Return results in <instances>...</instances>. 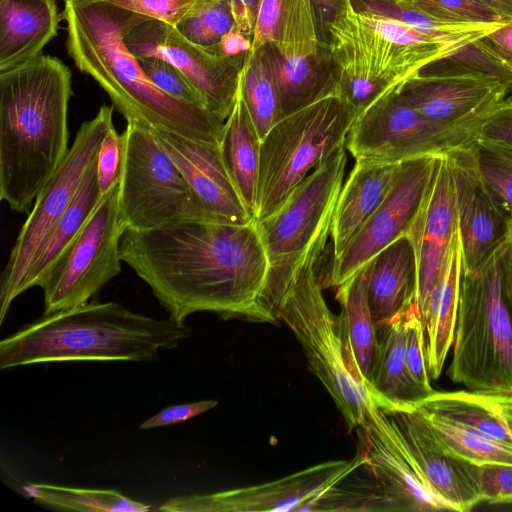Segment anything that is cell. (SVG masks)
Listing matches in <instances>:
<instances>
[{
    "label": "cell",
    "mask_w": 512,
    "mask_h": 512,
    "mask_svg": "<svg viewBox=\"0 0 512 512\" xmlns=\"http://www.w3.org/2000/svg\"><path fill=\"white\" fill-rule=\"evenodd\" d=\"M191 329L109 301L43 314L0 342V369L69 361L154 362L177 348Z\"/></svg>",
    "instance_id": "cell-4"
},
{
    "label": "cell",
    "mask_w": 512,
    "mask_h": 512,
    "mask_svg": "<svg viewBox=\"0 0 512 512\" xmlns=\"http://www.w3.org/2000/svg\"><path fill=\"white\" fill-rule=\"evenodd\" d=\"M136 57L161 58L177 67L202 95L207 109L225 122L235 105L246 56H226L195 45L169 24L149 19L125 37Z\"/></svg>",
    "instance_id": "cell-15"
},
{
    "label": "cell",
    "mask_w": 512,
    "mask_h": 512,
    "mask_svg": "<svg viewBox=\"0 0 512 512\" xmlns=\"http://www.w3.org/2000/svg\"><path fill=\"white\" fill-rule=\"evenodd\" d=\"M336 299L341 304L338 320L349 369L368 392L379 343L368 304L367 266L336 288Z\"/></svg>",
    "instance_id": "cell-29"
},
{
    "label": "cell",
    "mask_w": 512,
    "mask_h": 512,
    "mask_svg": "<svg viewBox=\"0 0 512 512\" xmlns=\"http://www.w3.org/2000/svg\"><path fill=\"white\" fill-rule=\"evenodd\" d=\"M235 26L226 0H201L175 28L191 43L209 49Z\"/></svg>",
    "instance_id": "cell-37"
},
{
    "label": "cell",
    "mask_w": 512,
    "mask_h": 512,
    "mask_svg": "<svg viewBox=\"0 0 512 512\" xmlns=\"http://www.w3.org/2000/svg\"><path fill=\"white\" fill-rule=\"evenodd\" d=\"M356 114L337 91L283 117L261 141L255 220L278 210L290 194L340 147Z\"/></svg>",
    "instance_id": "cell-8"
},
{
    "label": "cell",
    "mask_w": 512,
    "mask_h": 512,
    "mask_svg": "<svg viewBox=\"0 0 512 512\" xmlns=\"http://www.w3.org/2000/svg\"><path fill=\"white\" fill-rule=\"evenodd\" d=\"M416 408L512 445V393L470 389L434 391Z\"/></svg>",
    "instance_id": "cell-30"
},
{
    "label": "cell",
    "mask_w": 512,
    "mask_h": 512,
    "mask_svg": "<svg viewBox=\"0 0 512 512\" xmlns=\"http://www.w3.org/2000/svg\"><path fill=\"white\" fill-rule=\"evenodd\" d=\"M118 185L104 194L79 234L41 287L44 312L83 305L121 272L120 242L125 232Z\"/></svg>",
    "instance_id": "cell-13"
},
{
    "label": "cell",
    "mask_w": 512,
    "mask_h": 512,
    "mask_svg": "<svg viewBox=\"0 0 512 512\" xmlns=\"http://www.w3.org/2000/svg\"><path fill=\"white\" fill-rule=\"evenodd\" d=\"M346 163L343 146L314 169L278 210L256 220L269 263L263 307L273 324L278 323L276 309L286 291L325 250Z\"/></svg>",
    "instance_id": "cell-7"
},
{
    "label": "cell",
    "mask_w": 512,
    "mask_h": 512,
    "mask_svg": "<svg viewBox=\"0 0 512 512\" xmlns=\"http://www.w3.org/2000/svg\"><path fill=\"white\" fill-rule=\"evenodd\" d=\"M137 60L149 79L164 93L177 100L207 109L202 95L173 64L156 57H141Z\"/></svg>",
    "instance_id": "cell-40"
},
{
    "label": "cell",
    "mask_w": 512,
    "mask_h": 512,
    "mask_svg": "<svg viewBox=\"0 0 512 512\" xmlns=\"http://www.w3.org/2000/svg\"><path fill=\"white\" fill-rule=\"evenodd\" d=\"M422 412L443 442L460 457L476 464L512 463V445L449 418Z\"/></svg>",
    "instance_id": "cell-36"
},
{
    "label": "cell",
    "mask_w": 512,
    "mask_h": 512,
    "mask_svg": "<svg viewBox=\"0 0 512 512\" xmlns=\"http://www.w3.org/2000/svg\"><path fill=\"white\" fill-rule=\"evenodd\" d=\"M217 405V400L210 399L169 406L141 423L139 429H154L184 422L215 408Z\"/></svg>",
    "instance_id": "cell-47"
},
{
    "label": "cell",
    "mask_w": 512,
    "mask_h": 512,
    "mask_svg": "<svg viewBox=\"0 0 512 512\" xmlns=\"http://www.w3.org/2000/svg\"><path fill=\"white\" fill-rule=\"evenodd\" d=\"M364 464L357 451L349 460L315 464L280 479L208 494L178 496L160 507L165 512L298 511Z\"/></svg>",
    "instance_id": "cell-17"
},
{
    "label": "cell",
    "mask_w": 512,
    "mask_h": 512,
    "mask_svg": "<svg viewBox=\"0 0 512 512\" xmlns=\"http://www.w3.org/2000/svg\"><path fill=\"white\" fill-rule=\"evenodd\" d=\"M239 89L262 141L282 119L279 84L267 45L250 53L241 73Z\"/></svg>",
    "instance_id": "cell-33"
},
{
    "label": "cell",
    "mask_w": 512,
    "mask_h": 512,
    "mask_svg": "<svg viewBox=\"0 0 512 512\" xmlns=\"http://www.w3.org/2000/svg\"><path fill=\"white\" fill-rule=\"evenodd\" d=\"M351 4L356 11L398 20L425 35L457 46L465 45L479 38L499 24L449 25L429 18L418 11L401 7L396 0H351Z\"/></svg>",
    "instance_id": "cell-35"
},
{
    "label": "cell",
    "mask_w": 512,
    "mask_h": 512,
    "mask_svg": "<svg viewBox=\"0 0 512 512\" xmlns=\"http://www.w3.org/2000/svg\"><path fill=\"white\" fill-rule=\"evenodd\" d=\"M479 174L512 225V153L472 141Z\"/></svg>",
    "instance_id": "cell-38"
},
{
    "label": "cell",
    "mask_w": 512,
    "mask_h": 512,
    "mask_svg": "<svg viewBox=\"0 0 512 512\" xmlns=\"http://www.w3.org/2000/svg\"><path fill=\"white\" fill-rule=\"evenodd\" d=\"M122 135L114 125L107 131L97 156V178L101 196L119 184L123 166Z\"/></svg>",
    "instance_id": "cell-45"
},
{
    "label": "cell",
    "mask_w": 512,
    "mask_h": 512,
    "mask_svg": "<svg viewBox=\"0 0 512 512\" xmlns=\"http://www.w3.org/2000/svg\"><path fill=\"white\" fill-rule=\"evenodd\" d=\"M482 502L512 504V463H475Z\"/></svg>",
    "instance_id": "cell-42"
},
{
    "label": "cell",
    "mask_w": 512,
    "mask_h": 512,
    "mask_svg": "<svg viewBox=\"0 0 512 512\" xmlns=\"http://www.w3.org/2000/svg\"><path fill=\"white\" fill-rule=\"evenodd\" d=\"M473 140L512 153V97L504 98L483 117Z\"/></svg>",
    "instance_id": "cell-41"
},
{
    "label": "cell",
    "mask_w": 512,
    "mask_h": 512,
    "mask_svg": "<svg viewBox=\"0 0 512 512\" xmlns=\"http://www.w3.org/2000/svg\"><path fill=\"white\" fill-rule=\"evenodd\" d=\"M461 275L462 254L458 232L447 259L420 309L430 379L440 377L448 351L453 345Z\"/></svg>",
    "instance_id": "cell-28"
},
{
    "label": "cell",
    "mask_w": 512,
    "mask_h": 512,
    "mask_svg": "<svg viewBox=\"0 0 512 512\" xmlns=\"http://www.w3.org/2000/svg\"><path fill=\"white\" fill-rule=\"evenodd\" d=\"M261 139L238 87L233 110L224 122L219 142L228 173L247 209L255 219Z\"/></svg>",
    "instance_id": "cell-31"
},
{
    "label": "cell",
    "mask_w": 512,
    "mask_h": 512,
    "mask_svg": "<svg viewBox=\"0 0 512 512\" xmlns=\"http://www.w3.org/2000/svg\"><path fill=\"white\" fill-rule=\"evenodd\" d=\"M478 42L512 75V21L500 23Z\"/></svg>",
    "instance_id": "cell-48"
},
{
    "label": "cell",
    "mask_w": 512,
    "mask_h": 512,
    "mask_svg": "<svg viewBox=\"0 0 512 512\" xmlns=\"http://www.w3.org/2000/svg\"><path fill=\"white\" fill-rule=\"evenodd\" d=\"M121 135L118 205L125 231L197 221L182 174L150 128L129 120Z\"/></svg>",
    "instance_id": "cell-10"
},
{
    "label": "cell",
    "mask_w": 512,
    "mask_h": 512,
    "mask_svg": "<svg viewBox=\"0 0 512 512\" xmlns=\"http://www.w3.org/2000/svg\"><path fill=\"white\" fill-rule=\"evenodd\" d=\"M63 1L67 2V1H79V0H63Z\"/></svg>",
    "instance_id": "cell-54"
},
{
    "label": "cell",
    "mask_w": 512,
    "mask_h": 512,
    "mask_svg": "<svg viewBox=\"0 0 512 512\" xmlns=\"http://www.w3.org/2000/svg\"><path fill=\"white\" fill-rule=\"evenodd\" d=\"M120 256L174 322L211 312L223 319L272 323L263 307L269 263L256 220L127 230Z\"/></svg>",
    "instance_id": "cell-1"
},
{
    "label": "cell",
    "mask_w": 512,
    "mask_h": 512,
    "mask_svg": "<svg viewBox=\"0 0 512 512\" xmlns=\"http://www.w3.org/2000/svg\"><path fill=\"white\" fill-rule=\"evenodd\" d=\"M282 118L338 90L340 79L312 0H282L276 39L267 44Z\"/></svg>",
    "instance_id": "cell-14"
},
{
    "label": "cell",
    "mask_w": 512,
    "mask_h": 512,
    "mask_svg": "<svg viewBox=\"0 0 512 512\" xmlns=\"http://www.w3.org/2000/svg\"><path fill=\"white\" fill-rule=\"evenodd\" d=\"M209 49H213L226 56H246L252 51V39L234 26L222 37L216 46Z\"/></svg>",
    "instance_id": "cell-50"
},
{
    "label": "cell",
    "mask_w": 512,
    "mask_h": 512,
    "mask_svg": "<svg viewBox=\"0 0 512 512\" xmlns=\"http://www.w3.org/2000/svg\"><path fill=\"white\" fill-rule=\"evenodd\" d=\"M378 356L368 395L385 413L416 408L434 390L412 376L407 362L405 312L377 331Z\"/></svg>",
    "instance_id": "cell-26"
},
{
    "label": "cell",
    "mask_w": 512,
    "mask_h": 512,
    "mask_svg": "<svg viewBox=\"0 0 512 512\" xmlns=\"http://www.w3.org/2000/svg\"><path fill=\"white\" fill-rule=\"evenodd\" d=\"M432 490L451 511L467 512L482 502L475 463L454 453L418 408L386 413Z\"/></svg>",
    "instance_id": "cell-22"
},
{
    "label": "cell",
    "mask_w": 512,
    "mask_h": 512,
    "mask_svg": "<svg viewBox=\"0 0 512 512\" xmlns=\"http://www.w3.org/2000/svg\"><path fill=\"white\" fill-rule=\"evenodd\" d=\"M60 20L54 0H0V73L38 57Z\"/></svg>",
    "instance_id": "cell-27"
},
{
    "label": "cell",
    "mask_w": 512,
    "mask_h": 512,
    "mask_svg": "<svg viewBox=\"0 0 512 512\" xmlns=\"http://www.w3.org/2000/svg\"><path fill=\"white\" fill-rule=\"evenodd\" d=\"M149 128L182 174L197 221L244 225L255 220L228 173L219 144Z\"/></svg>",
    "instance_id": "cell-20"
},
{
    "label": "cell",
    "mask_w": 512,
    "mask_h": 512,
    "mask_svg": "<svg viewBox=\"0 0 512 512\" xmlns=\"http://www.w3.org/2000/svg\"><path fill=\"white\" fill-rule=\"evenodd\" d=\"M96 161L87 170L72 202L30 266L23 283V293L32 287L43 286L99 203L102 196Z\"/></svg>",
    "instance_id": "cell-32"
},
{
    "label": "cell",
    "mask_w": 512,
    "mask_h": 512,
    "mask_svg": "<svg viewBox=\"0 0 512 512\" xmlns=\"http://www.w3.org/2000/svg\"><path fill=\"white\" fill-rule=\"evenodd\" d=\"M171 26L181 22L201 0H105Z\"/></svg>",
    "instance_id": "cell-44"
},
{
    "label": "cell",
    "mask_w": 512,
    "mask_h": 512,
    "mask_svg": "<svg viewBox=\"0 0 512 512\" xmlns=\"http://www.w3.org/2000/svg\"><path fill=\"white\" fill-rule=\"evenodd\" d=\"M113 109L104 104L95 117L80 125L62 164L37 196L1 274V324L12 302L23 293L30 266L72 202L87 170L97 160L101 143L114 125Z\"/></svg>",
    "instance_id": "cell-11"
},
{
    "label": "cell",
    "mask_w": 512,
    "mask_h": 512,
    "mask_svg": "<svg viewBox=\"0 0 512 512\" xmlns=\"http://www.w3.org/2000/svg\"><path fill=\"white\" fill-rule=\"evenodd\" d=\"M35 501L60 510L85 512H147L151 506L114 489H89L29 483L23 487Z\"/></svg>",
    "instance_id": "cell-34"
},
{
    "label": "cell",
    "mask_w": 512,
    "mask_h": 512,
    "mask_svg": "<svg viewBox=\"0 0 512 512\" xmlns=\"http://www.w3.org/2000/svg\"><path fill=\"white\" fill-rule=\"evenodd\" d=\"M406 353L409 370L414 379L428 390H433L428 374L424 331L417 303L405 311Z\"/></svg>",
    "instance_id": "cell-43"
},
{
    "label": "cell",
    "mask_w": 512,
    "mask_h": 512,
    "mask_svg": "<svg viewBox=\"0 0 512 512\" xmlns=\"http://www.w3.org/2000/svg\"><path fill=\"white\" fill-rule=\"evenodd\" d=\"M402 100L426 118L452 128L474 130L510 90L484 75H413L398 89Z\"/></svg>",
    "instance_id": "cell-21"
},
{
    "label": "cell",
    "mask_w": 512,
    "mask_h": 512,
    "mask_svg": "<svg viewBox=\"0 0 512 512\" xmlns=\"http://www.w3.org/2000/svg\"><path fill=\"white\" fill-rule=\"evenodd\" d=\"M325 29L340 93L356 116L428 63L462 47L353 6L326 23Z\"/></svg>",
    "instance_id": "cell-5"
},
{
    "label": "cell",
    "mask_w": 512,
    "mask_h": 512,
    "mask_svg": "<svg viewBox=\"0 0 512 512\" xmlns=\"http://www.w3.org/2000/svg\"><path fill=\"white\" fill-rule=\"evenodd\" d=\"M471 143L446 153L455 184L463 272L480 268L512 241L511 222L486 188Z\"/></svg>",
    "instance_id": "cell-19"
},
{
    "label": "cell",
    "mask_w": 512,
    "mask_h": 512,
    "mask_svg": "<svg viewBox=\"0 0 512 512\" xmlns=\"http://www.w3.org/2000/svg\"><path fill=\"white\" fill-rule=\"evenodd\" d=\"M317 21L319 25V29L321 35L325 42H327L326 37V23L332 21L336 15L346 11L348 8L352 6L351 0H312ZM328 43V42H327Z\"/></svg>",
    "instance_id": "cell-51"
},
{
    "label": "cell",
    "mask_w": 512,
    "mask_h": 512,
    "mask_svg": "<svg viewBox=\"0 0 512 512\" xmlns=\"http://www.w3.org/2000/svg\"><path fill=\"white\" fill-rule=\"evenodd\" d=\"M318 261L308 263L276 309L301 344L310 370L335 402L350 429L366 419L373 404L365 386L349 369L338 315L329 309L318 275Z\"/></svg>",
    "instance_id": "cell-9"
},
{
    "label": "cell",
    "mask_w": 512,
    "mask_h": 512,
    "mask_svg": "<svg viewBox=\"0 0 512 512\" xmlns=\"http://www.w3.org/2000/svg\"><path fill=\"white\" fill-rule=\"evenodd\" d=\"M506 253H507V261H508L509 271H510V274L512 277V241L507 245Z\"/></svg>",
    "instance_id": "cell-53"
},
{
    "label": "cell",
    "mask_w": 512,
    "mask_h": 512,
    "mask_svg": "<svg viewBox=\"0 0 512 512\" xmlns=\"http://www.w3.org/2000/svg\"><path fill=\"white\" fill-rule=\"evenodd\" d=\"M366 266L368 304L378 331L417 303V259L411 239L399 238Z\"/></svg>",
    "instance_id": "cell-24"
},
{
    "label": "cell",
    "mask_w": 512,
    "mask_h": 512,
    "mask_svg": "<svg viewBox=\"0 0 512 512\" xmlns=\"http://www.w3.org/2000/svg\"><path fill=\"white\" fill-rule=\"evenodd\" d=\"M71 76L42 54L0 73V198L15 212H30L69 151Z\"/></svg>",
    "instance_id": "cell-3"
},
{
    "label": "cell",
    "mask_w": 512,
    "mask_h": 512,
    "mask_svg": "<svg viewBox=\"0 0 512 512\" xmlns=\"http://www.w3.org/2000/svg\"><path fill=\"white\" fill-rule=\"evenodd\" d=\"M396 3L401 7L418 11L429 18L449 25L507 22L478 0H396Z\"/></svg>",
    "instance_id": "cell-39"
},
{
    "label": "cell",
    "mask_w": 512,
    "mask_h": 512,
    "mask_svg": "<svg viewBox=\"0 0 512 512\" xmlns=\"http://www.w3.org/2000/svg\"><path fill=\"white\" fill-rule=\"evenodd\" d=\"M507 246L463 272L448 376L470 390L512 393V277Z\"/></svg>",
    "instance_id": "cell-6"
},
{
    "label": "cell",
    "mask_w": 512,
    "mask_h": 512,
    "mask_svg": "<svg viewBox=\"0 0 512 512\" xmlns=\"http://www.w3.org/2000/svg\"><path fill=\"white\" fill-rule=\"evenodd\" d=\"M60 15L67 24L68 55L101 86L126 121L219 144L224 122L160 90L126 46V35L150 18L105 0L67 1Z\"/></svg>",
    "instance_id": "cell-2"
},
{
    "label": "cell",
    "mask_w": 512,
    "mask_h": 512,
    "mask_svg": "<svg viewBox=\"0 0 512 512\" xmlns=\"http://www.w3.org/2000/svg\"><path fill=\"white\" fill-rule=\"evenodd\" d=\"M282 0H259L252 39V51L273 42L276 39Z\"/></svg>",
    "instance_id": "cell-46"
},
{
    "label": "cell",
    "mask_w": 512,
    "mask_h": 512,
    "mask_svg": "<svg viewBox=\"0 0 512 512\" xmlns=\"http://www.w3.org/2000/svg\"><path fill=\"white\" fill-rule=\"evenodd\" d=\"M398 89L356 117L345 143L355 160L400 163L444 155L473 141L472 130L447 127L426 118L402 100Z\"/></svg>",
    "instance_id": "cell-12"
},
{
    "label": "cell",
    "mask_w": 512,
    "mask_h": 512,
    "mask_svg": "<svg viewBox=\"0 0 512 512\" xmlns=\"http://www.w3.org/2000/svg\"><path fill=\"white\" fill-rule=\"evenodd\" d=\"M400 163L355 160L342 185L332 217L333 258L342 253L385 199Z\"/></svg>",
    "instance_id": "cell-25"
},
{
    "label": "cell",
    "mask_w": 512,
    "mask_h": 512,
    "mask_svg": "<svg viewBox=\"0 0 512 512\" xmlns=\"http://www.w3.org/2000/svg\"><path fill=\"white\" fill-rule=\"evenodd\" d=\"M439 156H422L400 163L385 199L342 253L332 258L324 282L326 286L339 287L383 249L409 235L426 197Z\"/></svg>",
    "instance_id": "cell-16"
},
{
    "label": "cell",
    "mask_w": 512,
    "mask_h": 512,
    "mask_svg": "<svg viewBox=\"0 0 512 512\" xmlns=\"http://www.w3.org/2000/svg\"><path fill=\"white\" fill-rule=\"evenodd\" d=\"M408 236L417 259L420 310L458 236L455 184L446 154L437 160L426 197Z\"/></svg>",
    "instance_id": "cell-23"
},
{
    "label": "cell",
    "mask_w": 512,
    "mask_h": 512,
    "mask_svg": "<svg viewBox=\"0 0 512 512\" xmlns=\"http://www.w3.org/2000/svg\"><path fill=\"white\" fill-rule=\"evenodd\" d=\"M235 26L247 37L253 39L255 20L259 0H226Z\"/></svg>",
    "instance_id": "cell-49"
},
{
    "label": "cell",
    "mask_w": 512,
    "mask_h": 512,
    "mask_svg": "<svg viewBox=\"0 0 512 512\" xmlns=\"http://www.w3.org/2000/svg\"><path fill=\"white\" fill-rule=\"evenodd\" d=\"M504 21H512V0H478Z\"/></svg>",
    "instance_id": "cell-52"
},
{
    "label": "cell",
    "mask_w": 512,
    "mask_h": 512,
    "mask_svg": "<svg viewBox=\"0 0 512 512\" xmlns=\"http://www.w3.org/2000/svg\"><path fill=\"white\" fill-rule=\"evenodd\" d=\"M356 432L363 466L384 489L396 511H451L427 483L385 412L372 404Z\"/></svg>",
    "instance_id": "cell-18"
}]
</instances>
